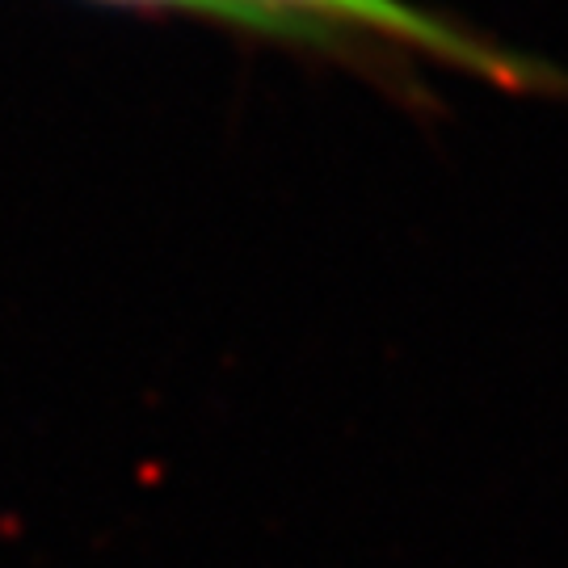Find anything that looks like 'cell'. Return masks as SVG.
<instances>
[{"label": "cell", "instance_id": "cell-1", "mask_svg": "<svg viewBox=\"0 0 568 568\" xmlns=\"http://www.w3.org/2000/svg\"><path fill=\"white\" fill-rule=\"evenodd\" d=\"M241 4L291 26L325 60L363 63L371 60V47H396L443 68H459L497 89L568 93V77H560L556 68L480 39L467 26H455L450 18L413 0H241Z\"/></svg>", "mask_w": 568, "mask_h": 568}, {"label": "cell", "instance_id": "cell-2", "mask_svg": "<svg viewBox=\"0 0 568 568\" xmlns=\"http://www.w3.org/2000/svg\"><path fill=\"white\" fill-rule=\"evenodd\" d=\"M93 4H110V9H126V13H164V18H190L220 26L232 34H248L262 42H283L291 51H312L291 26L265 18L262 9H248L241 0H93Z\"/></svg>", "mask_w": 568, "mask_h": 568}]
</instances>
